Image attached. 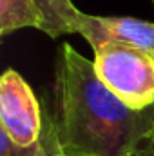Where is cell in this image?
Returning a JSON list of instances; mask_svg holds the SVG:
<instances>
[{"mask_svg":"<svg viewBox=\"0 0 154 156\" xmlns=\"http://www.w3.org/2000/svg\"><path fill=\"white\" fill-rule=\"evenodd\" d=\"M0 129L20 147H31L42 140L40 104L15 69H7L0 80Z\"/></svg>","mask_w":154,"mask_h":156,"instance_id":"3","label":"cell"},{"mask_svg":"<svg viewBox=\"0 0 154 156\" xmlns=\"http://www.w3.org/2000/svg\"><path fill=\"white\" fill-rule=\"evenodd\" d=\"M152 2H154V0H152Z\"/></svg>","mask_w":154,"mask_h":156,"instance_id":"9","label":"cell"},{"mask_svg":"<svg viewBox=\"0 0 154 156\" xmlns=\"http://www.w3.org/2000/svg\"><path fill=\"white\" fill-rule=\"evenodd\" d=\"M94 71L116 96L134 111L154 105V53L103 42L93 47Z\"/></svg>","mask_w":154,"mask_h":156,"instance_id":"2","label":"cell"},{"mask_svg":"<svg viewBox=\"0 0 154 156\" xmlns=\"http://www.w3.org/2000/svg\"><path fill=\"white\" fill-rule=\"evenodd\" d=\"M44 15V33L51 38L78 33V22L83 11H80L73 0H37Z\"/></svg>","mask_w":154,"mask_h":156,"instance_id":"6","label":"cell"},{"mask_svg":"<svg viewBox=\"0 0 154 156\" xmlns=\"http://www.w3.org/2000/svg\"><path fill=\"white\" fill-rule=\"evenodd\" d=\"M33 27L44 31V15L37 0H0V35Z\"/></svg>","mask_w":154,"mask_h":156,"instance_id":"5","label":"cell"},{"mask_svg":"<svg viewBox=\"0 0 154 156\" xmlns=\"http://www.w3.org/2000/svg\"><path fill=\"white\" fill-rule=\"evenodd\" d=\"M78 35L87 40L91 47L103 42H116L154 53V22L149 20L132 16H94L82 13Z\"/></svg>","mask_w":154,"mask_h":156,"instance_id":"4","label":"cell"},{"mask_svg":"<svg viewBox=\"0 0 154 156\" xmlns=\"http://www.w3.org/2000/svg\"><path fill=\"white\" fill-rule=\"evenodd\" d=\"M54 156H149L154 105L134 111L98 78L94 64L64 44L54 75Z\"/></svg>","mask_w":154,"mask_h":156,"instance_id":"1","label":"cell"},{"mask_svg":"<svg viewBox=\"0 0 154 156\" xmlns=\"http://www.w3.org/2000/svg\"><path fill=\"white\" fill-rule=\"evenodd\" d=\"M0 156H54L51 140L44 142V138L38 144L31 147H20L11 142V138L0 129Z\"/></svg>","mask_w":154,"mask_h":156,"instance_id":"7","label":"cell"},{"mask_svg":"<svg viewBox=\"0 0 154 156\" xmlns=\"http://www.w3.org/2000/svg\"><path fill=\"white\" fill-rule=\"evenodd\" d=\"M149 156H154V153H152V154H149Z\"/></svg>","mask_w":154,"mask_h":156,"instance_id":"8","label":"cell"}]
</instances>
